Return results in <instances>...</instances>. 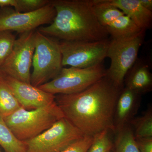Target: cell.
Masks as SVG:
<instances>
[{
	"instance_id": "obj_1",
	"label": "cell",
	"mask_w": 152,
	"mask_h": 152,
	"mask_svg": "<svg viewBox=\"0 0 152 152\" xmlns=\"http://www.w3.org/2000/svg\"><path fill=\"white\" fill-rule=\"evenodd\" d=\"M122 89L107 75L80 92L55 95V100L66 119L85 135L95 136L109 130L115 134L114 116Z\"/></svg>"
},
{
	"instance_id": "obj_2",
	"label": "cell",
	"mask_w": 152,
	"mask_h": 152,
	"mask_svg": "<svg viewBox=\"0 0 152 152\" xmlns=\"http://www.w3.org/2000/svg\"><path fill=\"white\" fill-rule=\"evenodd\" d=\"M56 15L49 26L38 31L61 41L94 42L108 39L106 28L99 23L94 0H53Z\"/></svg>"
},
{
	"instance_id": "obj_3",
	"label": "cell",
	"mask_w": 152,
	"mask_h": 152,
	"mask_svg": "<svg viewBox=\"0 0 152 152\" xmlns=\"http://www.w3.org/2000/svg\"><path fill=\"white\" fill-rule=\"evenodd\" d=\"M63 118L64 114L55 100L50 104L32 110L21 107L3 118L17 138L23 142L40 134Z\"/></svg>"
},
{
	"instance_id": "obj_4",
	"label": "cell",
	"mask_w": 152,
	"mask_h": 152,
	"mask_svg": "<svg viewBox=\"0 0 152 152\" xmlns=\"http://www.w3.org/2000/svg\"><path fill=\"white\" fill-rule=\"evenodd\" d=\"M33 70L30 82L40 86L56 77L64 67L59 42L35 31V46L33 55Z\"/></svg>"
},
{
	"instance_id": "obj_5",
	"label": "cell",
	"mask_w": 152,
	"mask_h": 152,
	"mask_svg": "<svg viewBox=\"0 0 152 152\" xmlns=\"http://www.w3.org/2000/svg\"><path fill=\"white\" fill-rule=\"evenodd\" d=\"M145 31L129 37L110 40L107 57L111 59L107 76L114 84L123 89L126 74L138 58L140 48L145 39Z\"/></svg>"
},
{
	"instance_id": "obj_6",
	"label": "cell",
	"mask_w": 152,
	"mask_h": 152,
	"mask_svg": "<svg viewBox=\"0 0 152 152\" xmlns=\"http://www.w3.org/2000/svg\"><path fill=\"white\" fill-rule=\"evenodd\" d=\"M107 75L103 64L87 68L63 67L58 75L38 87L52 94H71L80 92Z\"/></svg>"
},
{
	"instance_id": "obj_7",
	"label": "cell",
	"mask_w": 152,
	"mask_h": 152,
	"mask_svg": "<svg viewBox=\"0 0 152 152\" xmlns=\"http://www.w3.org/2000/svg\"><path fill=\"white\" fill-rule=\"evenodd\" d=\"M110 42L108 39L94 42H59L63 66L83 69L103 63L107 58Z\"/></svg>"
},
{
	"instance_id": "obj_8",
	"label": "cell",
	"mask_w": 152,
	"mask_h": 152,
	"mask_svg": "<svg viewBox=\"0 0 152 152\" xmlns=\"http://www.w3.org/2000/svg\"><path fill=\"white\" fill-rule=\"evenodd\" d=\"M85 135L63 118L40 134L23 142L27 152H60Z\"/></svg>"
},
{
	"instance_id": "obj_9",
	"label": "cell",
	"mask_w": 152,
	"mask_h": 152,
	"mask_svg": "<svg viewBox=\"0 0 152 152\" xmlns=\"http://www.w3.org/2000/svg\"><path fill=\"white\" fill-rule=\"evenodd\" d=\"M35 46V31L22 34L0 69L3 75L31 84V69Z\"/></svg>"
},
{
	"instance_id": "obj_10",
	"label": "cell",
	"mask_w": 152,
	"mask_h": 152,
	"mask_svg": "<svg viewBox=\"0 0 152 152\" xmlns=\"http://www.w3.org/2000/svg\"><path fill=\"white\" fill-rule=\"evenodd\" d=\"M56 10L50 2L42 8L28 12L7 9L0 14V31H16L23 34L35 31L38 27L50 24L56 16Z\"/></svg>"
},
{
	"instance_id": "obj_11",
	"label": "cell",
	"mask_w": 152,
	"mask_h": 152,
	"mask_svg": "<svg viewBox=\"0 0 152 152\" xmlns=\"http://www.w3.org/2000/svg\"><path fill=\"white\" fill-rule=\"evenodd\" d=\"M4 80L22 107L27 110H36L52 103L55 95L8 76L2 75Z\"/></svg>"
},
{
	"instance_id": "obj_12",
	"label": "cell",
	"mask_w": 152,
	"mask_h": 152,
	"mask_svg": "<svg viewBox=\"0 0 152 152\" xmlns=\"http://www.w3.org/2000/svg\"><path fill=\"white\" fill-rule=\"evenodd\" d=\"M141 95L124 87L117 100L114 116L115 133L129 125L140 107Z\"/></svg>"
},
{
	"instance_id": "obj_13",
	"label": "cell",
	"mask_w": 152,
	"mask_h": 152,
	"mask_svg": "<svg viewBox=\"0 0 152 152\" xmlns=\"http://www.w3.org/2000/svg\"><path fill=\"white\" fill-rule=\"evenodd\" d=\"M124 87L141 95L152 90V74L148 63L137 58L126 74Z\"/></svg>"
},
{
	"instance_id": "obj_14",
	"label": "cell",
	"mask_w": 152,
	"mask_h": 152,
	"mask_svg": "<svg viewBox=\"0 0 152 152\" xmlns=\"http://www.w3.org/2000/svg\"><path fill=\"white\" fill-rule=\"evenodd\" d=\"M109 1L141 29L146 31L151 27L152 12L145 8L139 0H109Z\"/></svg>"
},
{
	"instance_id": "obj_15",
	"label": "cell",
	"mask_w": 152,
	"mask_h": 152,
	"mask_svg": "<svg viewBox=\"0 0 152 152\" xmlns=\"http://www.w3.org/2000/svg\"><path fill=\"white\" fill-rule=\"evenodd\" d=\"M105 28L113 39L129 37L142 31L125 14L117 18Z\"/></svg>"
},
{
	"instance_id": "obj_16",
	"label": "cell",
	"mask_w": 152,
	"mask_h": 152,
	"mask_svg": "<svg viewBox=\"0 0 152 152\" xmlns=\"http://www.w3.org/2000/svg\"><path fill=\"white\" fill-rule=\"evenodd\" d=\"M94 9L99 23L105 28L124 14L109 0H94Z\"/></svg>"
},
{
	"instance_id": "obj_17",
	"label": "cell",
	"mask_w": 152,
	"mask_h": 152,
	"mask_svg": "<svg viewBox=\"0 0 152 152\" xmlns=\"http://www.w3.org/2000/svg\"><path fill=\"white\" fill-rule=\"evenodd\" d=\"M115 134L113 152H140L130 125L126 126Z\"/></svg>"
},
{
	"instance_id": "obj_18",
	"label": "cell",
	"mask_w": 152,
	"mask_h": 152,
	"mask_svg": "<svg viewBox=\"0 0 152 152\" xmlns=\"http://www.w3.org/2000/svg\"><path fill=\"white\" fill-rule=\"evenodd\" d=\"M0 145L5 152H27L24 142L17 138L1 117Z\"/></svg>"
},
{
	"instance_id": "obj_19",
	"label": "cell",
	"mask_w": 152,
	"mask_h": 152,
	"mask_svg": "<svg viewBox=\"0 0 152 152\" xmlns=\"http://www.w3.org/2000/svg\"><path fill=\"white\" fill-rule=\"evenodd\" d=\"M21 107L2 77H0V117L4 118Z\"/></svg>"
},
{
	"instance_id": "obj_20",
	"label": "cell",
	"mask_w": 152,
	"mask_h": 152,
	"mask_svg": "<svg viewBox=\"0 0 152 152\" xmlns=\"http://www.w3.org/2000/svg\"><path fill=\"white\" fill-rule=\"evenodd\" d=\"M129 125L135 138L152 137V107L150 106L141 116L135 117Z\"/></svg>"
},
{
	"instance_id": "obj_21",
	"label": "cell",
	"mask_w": 152,
	"mask_h": 152,
	"mask_svg": "<svg viewBox=\"0 0 152 152\" xmlns=\"http://www.w3.org/2000/svg\"><path fill=\"white\" fill-rule=\"evenodd\" d=\"M112 131L106 130L94 136V141L87 152H108L113 150L114 145Z\"/></svg>"
},
{
	"instance_id": "obj_22",
	"label": "cell",
	"mask_w": 152,
	"mask_h": 152,
	"mask_svg": "<svg viewBox=\"0 0 152 152\" xmlns=\"http://www.w3.org/2000/svg\"><path fill=\"white\" fill-rule=\"evenodd\" d=\"M16 39L12 32L0 31V69L11 53Z\"/></svg>"
},
{
	"instance_id": "obj_23",
	"label": "cell",
	"mask_w": 152,
	"mask_h": 152,
	"mask_svg": "<svg viewBox=\"0 0 152 152\" xmlns=\"http://www.w3.org/2000/svg\"><path fill=\"white\" fill-rule=\"evenodd\" d=\"M50 2L49 0H15L14 8L19 12H28L37 10Z\"/></svg>"
},
{
	"instance_id": "obj_24",
	"label": "cell",
	"mask_w": 152,
	"mask_h": 152,
	"mask_svg": "<svg viewBox=\"0 0 152 152\" xmlns=\"http://www.w3.org/2000/svg\"><path fill=\"white\" fill-rule=\"evenodd\" d=\"M94 139V136L85 135L60 152H87Z\"/></svg>"
},
{
	"instance_id": "obj_25",
	"label": "cell",
	"mask_w": 152,
	"mask_h": 152,
	"mask_svg": "<svg viewBox=\"0 0 152 152\" xmlns=\"http://www.w3.org/2000/svg\"><path fill=\"white\" fill-rule=\"evenodd\" d=\"M135 141L140 152H152V137L136 138Z\"/></svg>"
},
{
	"instance_id": "obj_26",
	"label": "cell",
	"mask_w": 152,
	"mask_h": 152,
	"mask_svg": "<svg viewBox=\"0 0 152 152\" xmlns=\"http://www.w3.org/2000/svg\"><path fill=\"white\" fill-rule=\"evenodd\" d=\"M140 3L145 8L152 12V0H139Z\"/></svg>"
},
{
	"instance_id": "obj_27",
	"label": "cell",
	"mask_w": 152,
	"mask_h": 152,
	"mask_svg": "<svg viewBox=\"0 0 152 152\" xmlns=\"http://www.w3.org/2000/svg\"><path fill=\"white\" fill-rule=\"evenodd\" d=\"M15 4V0H0V7H14Z\"/></svg>"
},
{
	"instance_id": "obj_28",
	"label": "cell",
	"mask_w": 152,
	"mask_h": 152,
	"mask_svg": "<svg viewBox=\"0 0 152 152\" xmlns=\"http://www.w3.org/2000/svg\"><path fill=\"white\" fill-rule=\"evenodd\" d=\"M2 74L0 72V77H2Z\"/></svg>"
},
{
	"instance_id": "obj_29",
	"label": "cell",
	"mask_w": 152,
	"mask_h": 152,
	"mask_svg": "<svg viewBox=\"0 0 152 152\" xmlns=\"http://www.w3.org/2000/svg\"><path fill=\"white\" fill-rule=\"evenodd\" d=\"M108 152H113V151H109Z\"/></svg>"
},
{
	"instance_id": "obj_30",
	"label": "cell",
	"mask_w": 152,
	"mask_h": 152,
	"mask_svg": "<svg viewBox=\"0 0 152 152\" xmlns=\"http://www.w3.org/2000/svg\"><path fill=\"white\" fill-rule=\"evenodd\" d=\"M0 152H1V150H0Z\"/></svg>"
}]
</instances>
